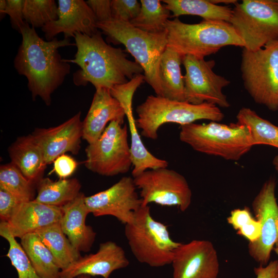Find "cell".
<instances>
[{
	"label": "cell",
	"instance_id": "cell-1",
	"mask_svg": "<svg viewBox=\"0 0 278 278\" xmlns=\"http://www.w3.org/2000/svg\"><path fill=\"white\" fill-rule=\"evenodd\" d=\"M20 33L22 40L14 59V67L19 74L27 78L32 99L39 96L49 106L52 94L63 83L71 70L70 63L61 58L58 49L75 44L65 38L45 41L27 23Z\"/></svg>",
	"mask_w": 278,
	"mask_h": 278
},
{
	"label": "cell",
	"instance_id": "cell-2",
	"mask_svg": "<svg viewBox=\"0 0 278 278\" xmlns=\"http://www.w3.org/2000/svg\"><path fill=\"white\" fill-rule=\"evenodd\" d=\"M74 39L77 47L74 58L63 60L80 67L73 75L77 86H85L90 82L96 90L103 88L110 90L144 72L137 62L128 59L121 48L107 44L100 31L91 36L77 32Z\"/></svg>",
	"mask_w": 278,
	"mask_h": 278
},
{
	"label": "cell",
	"instance_id": "cell-3",
	"mask_svg": "<svg viewBox=\"0 0 278 278\" xmlns=\"http://www.w3.org/2000/svg\"><path fill=\"white\" fill-rule=\"evenodd\" d=\"M165 27L167 47L182 57L191 55L204 58L224 46L245 47L231 24L225 21L203 20L199 23L187 24L176 18L168 20Z\"/></svg>",
	"mask_w": 278,
	"mask_h": 278
},
{
	"label": "cell",
	"instance_id": "cell-4",
	"mask_svg": "<svg viewBox=\"0 0 278 278\" xmlns=\"http://www.w3.org/2000/svg\"><path fill=\"white\" fill-rule=\"evenodd\" d=\"M97 26L109 41L125 46L143 68L145 81L156 95L162 97L159 65L161 56L167 48L166 30L160 33H149L134 27L129 22L114 19L97 22Z\"/></svg>",
	"mask_w": 278,
	"mask_h": 278
},
{
	"label": "cell",
	"instance_id": "cell-5",
	"mask_svg": "<svg viewBox=\"0 0 278 278\" xmlns=\"http://www.w3.org/2000/svg\"><path fill=\"white\" fill-rule=\"evenodd\" d=\"M179 139L197 152L230 161H238L254 146L248 128L238 122L181 126Z\"/></svg>",
	"mask_w": 278,
	"mask_h": 278
},
{
	"label": "cell",
	"instance_id": "cell-6",
	"mask_svg": "<svg viewBox=\"0 0 278 278\" xmlns=\"http://www.w3.org/2000/svg\"><path fill=\"white\" fill-rule=\"evenodd\" d=\"M136 112L141 135L151 140L158 138L159 129L166 123L183 126L202 119L220 122L224 116L219 107L212 103L196 105L152 95L137 107Z\"/></svg>",
	"mask_w": 278,
	"mask_h": 278
},
{
	"label": "cell",
	"instance_id": "cell-7",
	"mask_svg": "<svg viewBox=\"0 0 278 278\" xmlns=\"http://www.w3.org/2000/svg\"><path fill=\"white\" fill-rule=\"evenodd\" d=\"M124 232L137 260L152 267L171 264L181 244L172 239L168 225L153 219L149 205L135 212L133 220L125 224Z\"/></svg>",
	"mask_w": 278,
	"mask_h": 278
},
{
	"label": "cell",
	"instance_id": "cell-8",
	"mask_svg": "<svg viewBox=\"0 0 278 278\" xmlns=\"http://www.w3.org/2000/svg\"><path fill=\"white\" fill-rule=\"evenodd\" d=\"M240 70L244 86L253 100L278 111V40L256 51L243 48Z\"/></svg>",
	"mask_w": 278,
	"mask_h": 278
},
{
	"label": "cell",
	"instance_id": "cell-9",
	"mask_svg": "<svg viewBox=\"0 0 278 278\" xmlns=\"http://www.w3.org/2000/svg\"><path fill=\"white\" fill-rule=\"evenodd\" d=\"M229 23L245 48L256 51L278 40V0H243L235 4Z\"/></svg>",
	"mask_w": 278,
	"mask_h": 278
},
{
	"label": "cell",
	"instance_id": "cell-10",
	"mask_svg": "<svg viewBox=\"0 0 278 278\" xmlns=\"http://www.w3.org/2000/svg\"><path fill=\"white\" fill-rule=\"evenodd\" d=\"M117 121L110 122L95 142L85 148L87 169L99 175L112 177L129 171L132 162L128 143V128Z\"/></svg>",
	"mask_w": 278,
	"mask_h": 278
},
{
	"label": "cell",
	"instance_id": "cell-11",
	"mask_svg": "<svg viewBox=\"0 0 278 278\" xmlns=\"http://www.w3.org/2000/svg\"><path fill=\"white\" fill-rule=\"evenodd\" d=\"M140 189L142 206L154 203L161 206H177L182 212L189 207L192 193L185 178L166 168L147 170L133 178Z\"/></svg>",
	"mask_w": 278,
	"mask_h": 278
},
{
	"label": "cell",
	"instance_id": "cell-12",
	"mask_svg": "<svg viewBox=\"0 0 278 278\" xmlns=\"http://www.w3.org/2000/svg\"><path fill=\"white\" fill-rule=\"evenodd\" d=\"M182 64L186 71L184 81L186 101L196 105L207 102L222 108L230 106L222 92L230 81L214 72L213 60L205 61L204 58L185 55Z\"/></svg>",
	"mask_w": 278,
	"mask_h": 278
},
{
	"label": "cell",
	"instance_id": "cell-13",
	"mask_svg": "<svg viewBox=\"0 0 278 278\" xmlns=\"http://www.w3.org/2000/svg\"><path fill=\"white\" fill-rule=\"evenodd\" d=\"M276 181L270 177L263 184L252 203L255 218L260 222L258 239L248 244V252L260 266H266L278 240V204L275 195Z\"/></svg>",
	"mask_w": 278,
	"mask_h": 278
},
{
	"label": "cell",
	"instance_id": "cell-14",
	"mask_svg": "<svg viewBox=\"0 0 278 278\" xmlns=\"http://www.w3.org/2000/svg\"><path fill=\"white\" fill-rule=\"evenodd\" d=\"M136 189L133 178L124 177L108 188L85 196V203L94 216H112L126 224L142 206Z\"/></svg>",
	"mask_w": 278,
	"mask_h": 278
},
{
	"label": "cell",
	"instance_id": "cell-15",
	"mask_svg": "<svg viewBox=\"0 0 278 278\" xmlns=\"http://www.w3.org/2000/svg\"><path fill=\"white\" fill-rule=\"evenodd\" d=\"M145 81V76L140 74L126 83L117 85L110 90L111 95L124 108L130 133V151L132 166V175L134 178L144 171L159 168H166L168 162L157 158L144 145L138 133L133 115L132 98L136 89Z\"/></svg>",
	"mask_w": 278,
	"mask_h": 278
},
{
	"label": "cell",
	"instance_id": "cell-16",
	"mask_svg": "<svg viewBox=\"0 0 278 278\" xmlns=\"http://www.w3.org/2000/svg\"><path fill=\"white\" fill-rule=\"evenodd\" d=\"M171 264L173 278H217L219 271L217 251L206 240L181 243Z\"/></svg>",
	"mask_w": 278,
	"mask_h": 278
},
{
	"label": "cell",
	"instance_id": "cell-17",
	"mask_svg": "<svg viewBox=\"0 0 278 278\" xmlns=\"http://www.w3.org/2000/svg\"><path fill=\"white\" fill-rule=\"evenodd\" d=\"M81 113L78 112L60 125L48 128H36L31 134L40 147L46 164L66 152L78 153L83 139Z\"/></svg>",
	"mask_w": 278,
	"mask_h": 278
},
{
	"label": "cell",
	"instance_id": "cell-18",
	"mask_svg": "<svg viewBox=\"0 0 278 278\" xmlns=\"http://www.w3.org/2000/svg\"><path fill=\"white\" fill-rule=\"evenodd\" d=\"M58 19L42 28L47 41H51L60 33L65 39L81 33L91 36L99 31L97 20L86 1L58 0Z\"/></svg>",
	"mask_w": 278,
	"mask_h": 278
},
{
	"label": "cell",
	"instance_id": "cell-19",
	"mask_svg": "<svg viewBox=\"0 0 278 278\" xmlns=\"http://www.w3.org/2000/svg\"><path fill=\"white\" fill-rule=\"evenodd\" d=\"M129 265L123 248L114 241H107L100 244L96 253L81 256L61 270L59 278H75L81 274L109 278L113 272Z\"/></svg>",
	"mask_w": 278,
	"mask_h": 278
},
{
	"label": "cell",
	"instance_id": "cell-20",
	"mask_svg": "<svg viewBox=\"0 0 278 278\" xmlns=\"http://www.w3.org/2000/svg\"><path fill=\"white\" fill-rule=\"evenodd\" d=\"M125 112L110 90H96L88 112L83 120V139L91 144L101 136L108 123L117 121L123 124Z\"/></svg>",
	"mask_w": 278,
	"mask_h": 278
},
{
	"label": "cell",
	"instance_id": "cell-21",
	"mask_svg": "<svg viewBox=\"0 0 278 278\" xmlns=\"http://www.w3.org/2000/svg\"><path fill=\"white\" fill-rule=\"evenodd\" d=\"M62 216L61 207L33 200L21 203L6 224L11 234L21 239L28 233L59 222Z\"/></svg>",
	"mask_w": 278,
	"mask_h": 278
},
{
	"label": "cell",
	"instance_id": "cell-22",
	"mask_svg": "<svg viewBox=\"0 0 278 278\" xmlns=\"http://www.w3.org/2000/svg\"><path fill=\"white\" fill-rule=\"evenodd\" d=\"M85 196L80 193L73 200L61 207V228L74 247L79 252L90 251L96 233L86 224L90 214L85 203Z\"/></svg>",
	"mask_w": 278,
	"mask_h": 278
},
{
	"label": "cell",
	"instance_id": "cell-23",
	"mask_svg": "<svg viewBox=\"0 0 278 278\" xmlns=\"http://www.w3.org/2000/svg\"><path fill=\"white\" fill-rule=\"evenodd\" d=\"M11 162L35 184L47 165L43 152L31 134L18 137L8 148Z\"/></svg>",
	"mask_w": 278,
	"mask_h": 278
},
{
	"label": "cell",
	"instance_id": "cell-24",
	"mask_svg": "<svg viewBox=\"0 0 278 278\" xmlns=\"http://www.w3.org/2000/svg\"><path fill=\"white\" fill-rule=\"evenodd\" d=\"M182 58L179 53L167 47L162 55L159 65L162 97L186 101L184 76L181 70Z\"/></svg>",
	"mask_w": 278,
	"mask_h": 278
},
{
	"label": "cell",
	"instance_id": "cell-25",
	"mask_svg": "<svg viewBox=\"0 0 278 278\" xmlns=\"http://www.w3.org/2000/svg\"><path fill=\"white\" fill-rule=\"evenodd\" d=\"M81 185L76 178L54 181L42 178L37 183L34 200L48 205L61 207L73 200L81 193Z\"/></svg>",
	"mask_w": 278,
	"mask_h": 278
},
{
	"label": "cell",
	"instance_id": "cell-26",
	"mask_svg": "<svg viewBox=\"0 0 278 278\" xmlns=\"http://www.w3.org/2000/svg\"><path fill=\"white\" fill-rule=\"evenodd\" d=\"M49 249L60 269L66 268L81 256L63 232L60 222L40 229L36 232Z\"/></svg>",
	"mask_w": 278,
	"mask_h": 278
},
{
	"label": "cell",
	"instance_id": "cell-27",
	"mask_svg": "<svg viewBox=\"0 0 278 278\" xmlns=\"http://www.w3.org/2000/svg\"><path fill=\"white\" fill-rule=\"evenodd\" d=\"M166 7L173 16L198 15L204 20L222 21L229 22L232 9L229 6L215 4L206 0H164Z\"/></svg>",
	"mask_w": 278,
	"mask_h": 278
},
{
	"label": "cell",
	"instance_id": "cell-28",
	"mask_svg": "<svg viewBox=\"0 0 278 278\" xmlns=\"http://www.w3.org/2000/svg\"><path fill=\"white\" fill-rule=\"evenodd\" d=\"M20 244L41 278H59L61 270L53 254L36 233L23 236Z\"/></svg>",
	"mask_w": 278,
	"mask_h": 278
},
{
	"label": "cell",
	"instance_id": "cell-29",
	"mask_svg": "<svg viewBox=\"0 0 278 278\" xmlns=\"http://www.w3.org/2000/svg\"><path fill=\"white\" fill-rule=\"evenodd\" d=\"M236 119L237 122L248 128L254 146L267 145L278 148V126L249 108L240 109Z\"/></svg>",
	"mask_w": 278,
	"mask_h": 278
},
{
	"label": "cell",
	"instance_id": "cell-30",
	"mask_svg": "<svg viewBox=\"0 0 278 278\" xmlns=\"http://www.w3.org/2000/svg\"><path fill=\"white\" fill-rule=\"evenodd\" d=\"M141 10L130 23L134 27L149 33L166 30L165 25L170 17V11L159 0H141Z\"/></svg>",
	"mask_w": 278,
	"mask_h": 278
},
{
	"label": "cell",
	"instance_id": "cell-31",
	"mask_svg": "<svg viewBox=\"0 0 278 278\" xmlns=\"http://www.w3.org/2000/svg\"><path fill=\"white\" fill-rule=\"evenodd\" d=\"M34 184L12 163L1 166L0 188L11 193L21 202L34 200Z\"/></svg>",
	"mask_w": 278,
	"mask_h": 278
},
{
	"label": "cell",
	"instance_id": "cell-32",
	"mask_svg": "<svg viewBox=\"0 0 278 278\" xmlns=\"http://www.w3.org/2000/svg\"><path fill=\"white\" fill-rule=\"evenodd\" d=\"M0 235L9 244V249L6 256L16 269L18 278H41L21 244L10 233L6 221H1L0 223Z\"/></svg>",
	"mask_w": 278,
	"mask_h": 278
},
{
	"label": "cell",
	"instance_id": "cell-33",
	"mask_svg": "<svg viewBox=\"0 0 278 278\" xmlns=\"http://www.w3.org/2000/svg\"><path fill=\"white\" fill-rule=\"evenodd\" d=\"M58 5L54 0H24L23 16L26 23L33 28H42L56 20Z\"/></svg>",
	"mask_w": 278,
	"mask_h": 278
},
{
	"label": "cell",
	"instance_id": "cell-34",
	"mask_svg": "<svg viewBox=\"0 0 278 278\" xmlns=\"http://www.w3.org/2000/svg\"><path fill=\"white\" fill-rule=\"evenodd\" d=\"M141 7L140 2L136 0H112V19L130 23L137 16Z\"/></svg>",
	"mask_w": 278,
	"mask_h": 278
},
{
	"label": "cell",
	"instance_id": "cell-35",
	"mask_svg": "<svg viewBox=\"0 0 278 278\" xmlns=\"http://www.w3.org/2000/svg\"><path fill=\"white\" fill-rule=\"evenodd\" d=\"M24 0H6L5 14H8L12 27L19 32L26 23L23 16Z\"/></svg>",
	"mask_w": 278,
	"mask_h": 278
},
{
	"label": "cell",
	"instance_id": "cell-36",
	"mask_svg": "<svg viewBox=\"0 0 278 278\" xmlns=\"http://www.w3.org/2000/svg\"><path fill=\"white\" fill-rule=\"evenodd\" d=\"M22 203L8 191L0 188V218L2 221H8L14 211Z\"/></svg>",
	"mask_w": 278,
	"mask_h": 278
},
{
	"label": "cell",
	"instance_id": "cell-37",
	"mask_svg": "<svg viewBox=\"0 0 278 278\" xmlns=\"http://www.w3.org/2000/svg\"><path fill=\"white\" fill-rule=\"evenodd\" d=\"M77 166L76 161L65 154L59 156L54 161V171L60 179L71 176Z\"/></svg>",
	"mask_w": 278,
	"mask_h": 278
},
{
	"label": "cell",
	"instance_id": "cell-38",
	"mask_svg": "<svg viewBox=\"0 0 278 278\" xmlns=\"http://www.w3.org/2000/svg\"><path fill=\"white\" fill-rule=\"evenodd\" d=\"M86 2L94 13L98 22L112 19L111 1L88 0Z\"/></svg>",
	"mask_w": 278,
	"mask_h": 278
},
{
	"label": "cell",
	"instance_id": "cell-39",
	"mask_svg": "<svg viewBox=\"0 0 278 278\" xmlns=\"http://www.w3.org/2000/svg\"><path fill=\"white\" fill-rule=\"evenodd\" d=\"M254 218L250 208L245 206L241 209L236 208L232 210L227 220L228 223L231 224L234 229L237 231Z\"/></svg>",
	"mask_w": 278,
	"mask_h": 278
},
{
	"label": "cell",
	"instance_id": "cell-40",
	"mask_svg": "<svg viewBox=\"0 0 278 278\" xmlns=\"http://www.w3.org/2000/svg\"><path fill=\"white\" fill-rule=\"evenodd\" d=\"M262 227L255 218L237 231V234L247 239L249 242L257 241L261 234Z\"/></svg>",
	"mask_w": 278,
	"mask_h": 278
},
{
	"label": "cell",
	"instance_id": "cell-41",
	"mask_svg": "<svg viewBox=\"0 0 278 278\" xmlns=\"http://www.w3.org/2000/svg\"><path fill=\"white\" fill-rule=\"evenodd\" d=\"M256 278H278V260L271 261L266 266L254 268Z\"/></svg>",
	"mask_w": 278,
	"mask_h": 278
},
{
	"label": "cell",
	"instance_id": "cell-42",
	"mask_svg": "<svg viewBox=\"0 0 278 278\" xmlns=\"http://www.w3.org/2000/svg\"><path fill=\"white\" fill-rule=\"evenodd\" d=\"M6 8V0L0 1V14L1 19H3L5 14V10Z\"/></svg>",
	"mask_w": 278,
	"mask_h": 278
},
{
	"label": "cell",
	"instance_id": "cell-43",
	"mask_svg": "<svg viewBox=\"0 0 278 278\" xmlns=\"http://www.w3.org/2000/svg\"><path fill=\"white\" fill-rule=\"evenodd\" d=\"M212 3H213L215 4H217L218 3H223L225 4H236L238 3L237 1L235 0H212L211 1Z\"/></svg>",
	"mask_w": 278,
	"mask_h": 278
},
{
	"label": "cell",
	"instance_id": "cell-44",
	"mask_svg": "<svg viewBox=\"0 0 278 278\" xmlns=\"http://www.w3.org/2000/svg\"><path fill=\"white\" fill-rule=\"evenodd\" d=\"M272 164L277 173L278 174V154L276 155L273 158L272 161Z\"/></svg>",
	"mask_w": 278,
	"mask_h": 278
},
{
	"label": "cell",
	"instance_id": "cell-45",
	"mask_svg": "<svg viewBox=\"0 0 278 278\" xmlns=\"http://www.w3.org/2000/svg\"><path fill=\"white\" fill-rule=\"evenodd\" d=\"M75 278H91V276L86 274H81Z\"/></svg>",
	"mask_w": 278,
	"mask_h": 278
},
{
	"label": "cell",
	"instance_id": "cell-46",
	"mask_svg": "<svg viewBox=\"0 0 278 278\" xmlns=\"http://www.w3.org/2000/svg\"><path fill=\"white\" fill-rule=\"evenodd\" d=\"M273 250H274L275 252L278 256V240L275 243Z\"/></svg>",
	"mask_w": 278,
	"mask_h": 278
}]
</instances>
